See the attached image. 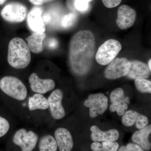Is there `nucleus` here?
<instances>
[{"label": "nucleus", "mask_w": 151, "mask_h": 151, "mask_svg": "<svg viewBox=\"0 0 151 151\" xmlns=\"http://www.w3.org/2000/svg\"><path fill=\"white\" fill-rule=\"evenodd\" d=\"M150 73L151 70L146 63L139 60H133L131 61V67L127 76L133 80L146 79L150 76Z\"/></svg>", "instance_id": "dca6fc26"}, {"label": "nucleus", "mask_w": 151, "mask_h": 151, "mask_svg": "<svg viewBox=\"0 0 151 151\" xmlns=\"http://www.w3.org/2000/svg\"><path fill=\"white\" fill-rule=\"evenodd\" d=\"M130 101H120L113 102L110 106V111L112 112H116L119 116L124 115L129 108Z\"/></svg>", "instance_id": "4be33fe9"}, {"label": "nucleus", "mask_w": 151, "mask_h": 151, "mask_svg": "<svg viewBox=\"0 0 151 151\" xmlns=\"http://www.w3.org/2000/svg\"><path fill=\"white\" fill-rule=\"evenodd\" d=\"M117 151H144L139 146L134 143H129L127 145L122 146Z\"/></svg>", "instance_id": "bb28decb"}, {"label": "nucleus", "mask_w": 151, "mask_h": 151, "mask_svg": "<svg viewBox=\"0 0 151 151\" xmlns=\"http://www.w3.org/2000/svg\"><path fill=\"white\" fill-rule=\"evenodd\" d=\"M0 89L6 95L17 101H24L27 98L28 90L26 86L15 76H7L0 80Z\"/></svg>", "instance_id": "7ed1b4c3"}, {"label": "nucleus", "mask_w": 151, "mask_h": 151, "mask_svg": "<svg viewBox=\"0 0 151 151\" xmlns=\"http://www.w3.org/2000/svg\"><path fill=\"white\" fill-rule=\"evenodd\" d=\"M106 68L104 72L105 78L115 80L127 76L131 67V61L126 58H115Z\"/></svg>", "instance_id": "0eeeda50"}, {"label": "nucleus", "mask_w": 151, "mask_h": 151, "mask_svg": "<svg viewBox=\"0 0 151 151\" xmlns=\"http://www.w3.org/2000/svg\"><path fill=\"white\" fill-rule=\"evenodd\" d=\"M89 2V0H76V8L81 12L85 11L88 8Z\"/></svg>", "instance_id": "cd10ccee"}, {"label": "nucleus", "mask_w": 151, "mask_h": 151, "mask_svg": "<svg viewBox=\"0 0 151 151\" xmlns=\"http://www.w3.org/2000/svg\"><path fill=\"white\" fill-rule=\"evenodd\" d=\"M134 85L136 89L142 93H151V81L147 79H137L135 80Z\"/></svg>", "instance_id": "5701e85b"}, {"label": "nucleus", "mask_w": 151, "mask_h": 151, "mask_svg": "<svg viewBox=\"0 0 151 151\" xmlns=\"http://www.w3.org/2000/svg\"><path fill=\"white\" fill-rule=\"evenodd\" d=\"M151 59L149 60L148 61V67L150 70L151 71Z\"/></svg>", "instance_id": "2f4dec72"}, {"label": "nucleus", "mask_w": 151, "mask_h": 151, "mask_svg": "<svg viewBox=\"0 0 151 151\" xmlns=\"http://www.w3.org/2000/svg\"><path fill=\"white\" fill-rule=\"evenodd\" d=\"M122 0H102L104 5L108 8H113L119 5Z\"/></svg>", "instance_id": "c85d7f7f"}, {"label": "nucleus", "mask_w": 151, "mask_h": 151, "mask_svg": "<svg viewBox=\"0 0 151 151\" xmlns=\"http://www.w3.org/2000/svg\"><path fill=\"white\" fill-rule=\"evenodd\" d=\"M122 48V44L118 40H108L98 49L95 54V60L100 65H108L116 58Z\"/></svg>", "instance_id": "39448f33"}, {"label": "nucleus", "mask_w": 151, "mask_h": 151, "mask_svg": "<svg viewBox=\"0 0 151 151\" xmlns=\"http://www.w3.org/2000/svg\"><path fill=\"white\" fill-rule=\"evenodd\" d=\"M122 116V124L126 127H131L135 124L137 129H141L149 124L147 116L134 110L126 111Z\"/></svg>", "instance_id": "4468645a"}, {"label": "nucleus", "mask_w": 151, "mask_h": 151, "mask_svg": "<svg viewBox=\"0 0 151 151\" xmlns=\"http://www.w3.org/2000/svg\"><path fill=\"white\" fill-rule=\"evenodd\" d=\"M64 94L61 89H53L47 97L49 109L52 119L61 120L65 116V108L63 105Z\"/></svg>", "instance_id": "1a4fd4ad"}, {"label": "nucleus", "mask_w": 151, "mask_h": 151, "mask_svg": "<svg viewBox=\"0 0 151 151\" xmlns=\"http://www.w3.org/2000/svg\"><path fill=\"white\" fill-rule=\"evenodd\" d=\"M90 131L91 139L94 142H116L120 136L119 131L116 129L103 131L95 125L91 127Z\"/></svg>", "instance_id": "2eb2a0df"}, {"label": "nucleus", "mask_w": 151, "mask_h": 151, "mask_svg": "<svg viewBox=\"0 0 151 151\" xmlns=\"http://www.w3.org/2000/svg\"><path fill=\"white\" fill-rule=\"evenodd\" d=\"M151 133V125L149 124L143 129L135 132L132 136V141L135 144L139 146L141 148L149 151L151 147L150 141Z\"/></svg>", "instance_id": "f3484780"}, {"label": "nucleus", "mask_w": 151, "mask_h": 151, "mask_svg": "<svg viewBox=\"0 0 151 151\" xmlns=\"http://www.w3.org/2000/svg\"><path fill=\"white\" fill-rule=\"evenodd\" d=\"M30 87L33 92L42 94L52 91L55 87V83L51 78H40L36 73H33L28 79Z\"/></svg>", "instance_id": "9d476101"}, {"label": "nucleus", "mask_w": 151, "mask_h": 151, "mask_svg": "<svg viewBox=\"0 0 151 151\" xmlns=\"http://www.w3.org/2000/svg\"><path fill=\"white\" fill-rule=\"evenodd\" d=\"M48 47H50V48H55V47L58 46V42L55 39H51L48 42Z\"/></svg>", "instance_id": "7c9ffc66"}, {"label": "nucleus", "mask_w": 151, "mask_h": 151, "mask_svg": "<svg viewBox=\"0 0 151 151\" xmlns=\"http://www.w3.org/2000/svg\"><path fill=\"white\" fill-rule=\"evenodd\" d=\"M31 59L30 50L23 39L14 37L9 43L7 60L11 66L23 69L29 65Z\"/></svg>", "instance_id": "f03ea898"}, {"label": "nucleus", "mask_w": 151, "mask_h": 151, "mask_svg": "<svg viewBox=\"0 0 151 151\" xmlns=\"http://www.w3.org/2000/svg\"><path fill=\"white\" fill-rule=\"evenodd\" d=\"M111 103L120 101H130L129 97L125 96L124 89L122 88H117L111 92L110 95Z\"/></svg>", "instance_id": "b1692460"}, {"label": "nucleus", "mask_w": 151, "mask_h": 151, "mask_svg": "<svg viewBox=\"0 0 151 151\" xmlns=\"http://www.w3.org/2000/svg\"><path fill=\"white\" fill-rule=\"evenodd\" d=\"M11 125L8 120L0 116V138L4 137L10 129Z\"/></svg>", "instance_id": "a878e982"}, {"label": "nucleus", "mask_w": 151, "mask_h": 151, "mask_svg": "<svg viewBox=\"0 0 151 151\" xmlns=\"http://www.w3.org/2000/svg\"><path fill=\"white\" fill-rule=\"evenodd\" d=\"M119 143L116 142H94L91 144L93 151H117L119 149Z\"/></svg>", "instance_id": "412c9836"}, {"label": "nucleus", "mask_w": 151, "mask_h": 151, "mask_svg": "<svg viewBox=\"0 0 151 151\" xmlns=\"http://www.w3.org/2000/svg\"><path fill=\"white\" fill-rule=\"evenodd\" d=\"M42 9L41 7L33 8L27 16V22L29 29L34 32H44L45 31V23L42 15Z\"/></svg>", "instance_id": "ddd939ff"}, {"label": "nucleus", "mask_w": 151, "mask_h": 151, "mask_svg": "<svg viewBox=\"0 0 151 151\" xmlns=\"http://www.w3.org/2000/svg\"><path fill=\"white\" fill-rule=\"evenodd\" d=\"M54 136L59 151H71L74 146L72 134L64 127H59L55 130Z\"/></svg>", "instance_id": "f8f14e48"}, {"label": "nucleus", "mask_w": 151, "mask_h": 151, "mask_svg": "<svg viewBox=\"0 0 151 151\" xmlns=\"http://www.w3.org/2000/svg\"><path fill=\"white\" fill-rule=\"evenodd\" d=\"M116 24L119 28L125 30L133 26L137 18V13L129 6H120L117 12Z\"/></svg>", "instance_id": "9b49d317"}, {"label": "nucleus", "mask_w": 151, "mask_h": 151, "mask_svg": "<svg viewBox=\"0 0 151 151\" xmlns=\"http://www.w3.org/2000/svg\"><path fill=\"white\" fill-rule=\"evenodd\" d=\"M96 51V40L90 30H81L75 33L69 46V64L76 74L86 73L92 65Z\"/></svg>", "instance_id": "f257e3e1"}, {"label": "nucleus", "mask_w": 151, "mask_h": 151, "mask_svg": "<svg viewBox=\"0 0 151 151\" xmlns=\"http://www.w3.org/2000/svg\"><path fill=\"white\" fill-rule=\"evenodd\" d=\"M36 148L38 151H58V147L53 135L45 134L40 137Z\"/></svg>", "instance_id": "6ab92c4d"}, {"label": "nucleus", "mask_w": 151, "mask_h": 151, "mask_svg": "<svg viewBox=\"0 0 151 151\" xmlns=\"http://www.w3.org/2000/svg\"><path fill=\"white\" fill-rule=\"evenodd\" d=\"M84 105L89 108L90 118H94L105 113L108 107V97L102 93L89 94L84 102Z\"/></svg>", "instance_id": "6e6552de"}, {"label": "nucleus", "mask_w": 151, "mask_h": 151, "mask_svg": "<svg viewBox=\"0 0 151 151\" xmlns=\"http://www.w3.org/2000/svg\"><path fill=\"white\" fill-rule=\"evenodd\" d=\"M1 15L6 21L18 23L23 22L26 18L27 9L25 6L21 3H10L3 8Z\"/></svg>", "instance_id": "423d86ee"}, {"label": "nucleus", "mask_w": 151, "mask_h": 151, "mask_svg": "<svg viewBox=\"0 0 151 151\" xmlns=\"http://www.w3.org/2000/svg\"><path fill=\"white\" fill-rule=\"evenodd\" d=\"M77 17L75 14L70 13L63 17L61 21V25L64 28H69L75 23Z\"/></svg>", "instance_id": "393cba45"}, {"label": "nucleus", "mask_w": 151, "mask_h": 151, "mask_svg": "<svg viewBox=\"0 0 151 151\" xmlns=\"http://www.w3.org/2000/svg\"><path fill=\"white\" fill-rule=\"evenodd\" d=\"M6 1L7 0H0V5H1L3 4H4Z\"/></svg>", "instance_id": "473e14b6"}, {"label": "nucleus", "mask_w": 151, "mask_h": 151, "mask_svg": "<svg viewBox=\"0 0 151 151\" xmlns=\"http://www.w3.org/2000/svg\"><path fill=\"white\" fill-rule=\"evenodd\" d=\"M52 1L53 0H29L30 2L33 4L37 6L40 5L45 3L48 2Z\"/></svg>", "instance_id": "c756f323"}, {"label": "nucleus", "mask_w": 151, "mask_h": 151, "mask_svg": "<svg viewBox=\"0 0 151 151\" xmlns=\"http://www.w3.org/2000/svg\"><path fill=\"white\" fill-rule=\"evenodd\" d=\"M39 136L34 131L22 128L17 130L12 137V142L20 151H35Z\"/></svg>", "instance_id": "20e7f679"}, {"label": "nucleus", "mask_w": 151, "mask_h": 151, "mask_svg": "<svg viewBox=\"0 0 151 151\" xmlns=\"http://www.w3.org/2000/svg\"><path fill=\"white\" fill-rule=\"evenodd\" d=\"M45 37L44 32H34L27 38L29 50L35 53H39L43 49L42 42Z\"/></svg>", "instance_id": "aec40b11"}, {"label": "nucleus", "mask_w": 151, "mask_h": 151, "mask_svg": "<svg viewBox=\"0 0 151 151\" xmlns=\"http://www.w3.org/2000/svg\"><path fill=\"white\" fill-rule=\"evenodd\" d=\"M27 106L30 111L48 110L49 103L47 98L44 94L35 93L28 98Z\"/></svg>", "instance_id": "a211bd4d"}]
</instances>
